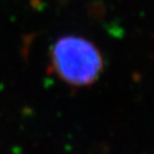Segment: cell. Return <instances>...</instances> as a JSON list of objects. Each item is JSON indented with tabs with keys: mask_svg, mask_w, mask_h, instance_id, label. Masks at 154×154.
<instances>
[{
	"mask_svg": "<svg viewBox=\"0 0 154 154\" xmlns=\"http://www.w3.org/2000/svg\"><path fill=\"white\" fill-rule=\"evenodd\" d=\"M50 65L57 77L73 87H86L97 81L104 67L98 48L81 37H63L50 54Z\"/></svg>",
	"mask_w": 154,
	"mask_h": 154,
	"instance_id": "6da1fadb",
	"label": "cell"
}]
</instances>
